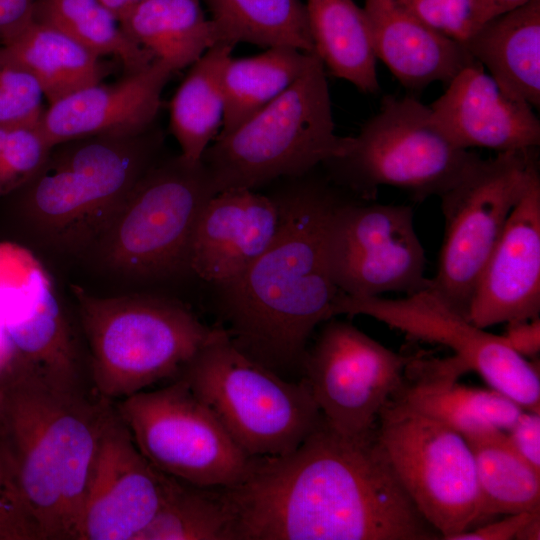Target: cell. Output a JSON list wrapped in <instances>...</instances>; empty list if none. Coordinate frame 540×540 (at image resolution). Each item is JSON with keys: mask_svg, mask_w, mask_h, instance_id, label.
I'll list each match as a JSON object with an SVG mask.
<instances>
[{"mask_svg": "<svg viewBox=\"0 0 540 540\" xmlns=\"http://www.w3.org/2000/svg\"><path fill=\"white\" fill-rule=\"evenodd\" d=\"M479 158L442 133L429 106L413 97L388 95L352 137L347 152L322 166L337 186L364 200L374 199L386 185L422 201L443 195Z\"/></svg>", "mask_w": 540, "mask_h": 540, "instance_id": "8", "label": "cell"}, {"mask_svg": "<svg viewBox=\"0 0 540 540\" xmlns=\"http://www.w3.org/2000/svg\"><path fill=\"white\" fill-rule=\"evenodd\" d=\"M467 371L454 355H411L402 387L393 399L441 422L467 441L506 432L524 409L492 388L458 383Z\"/></svg>", "mask_w": 540, "mask_h": 540, "instance_id": "22", "label": "cell"}, {"mask_svg": "<svg viewBox=\"0 0 540 540\" xmlns=\"http://www.w3.org/2000/svg\"><path fill=\"white\" fill-rule=\"evenodd\" d=\"M314 52L334 76L359 91H379L371 31L363 7L354 0H306Z\"/></svg>", "mask_w": 540, "mask_h": 540, "instance_id": "27", "label": "cell"}, {"mask_svg": "<svg viewBox=\"0 0 540 540\" xmlns=\"http://www.w3.org/2000/svg\"><path fill=\"white\" fill-rule=\"evenodd\" d=\"M13 128L14 127L0 126V154H1L2 150H3L5 142H6L7 138H8V135H9L10 131Z\"/></svg>", "mask_w": 540, "mask_h": 540, "instance_id": "44", "label": "cell"}, {"mask_svg": "<svg viewBox=\"0 0 540 540\" xmlns=\"http://www.w3.org/2000/svg\"><path fill=\"white\" fill-rule=\"evenodd\" d=\"M536 150L480 157L439 197L445 234L430 288L466 318L479 276L513 208L540 179Z\"/></svg>", "mask_w": 540, "mask_h": 540, "instance_id": "10", "label": "cell"}, {"mask_svg": "<svg viewBox=\"0 0 540 540\" xmlns=\"http://www.w3.org/2000/svg\"><path fill=\"white\" fill-rule=\"evenodd\" d=\"M32 17L63 31L101 57H116L126 74L155 60L127 35L101 0H36Z\"/></svg>", "mask_w": 540, "mask_h": 540, "instance_id": "32", "label": "cell"}, {"mask_svg": "<svg viewBox=\"0 0 540 540\" xmlns=\"http://www.w3.org/2000/svg\"><path fill=\"white\" fill-rule=\"evenodd\" d=\"M135 444L160 472L186 483L229 487L248 472V456L211 409L175 378L114 402Z\"/></svg>", "mask_w": 540, "mask_h": 540, "instance_id": "12", "label": "cell"}, {"mask_svg": "<svg viewBox=\"0 0 540 540\" xmlns=\"http://www.w3.org/2000/svg\"><path fill=\"white\" fill-rule=\"evenodd\" d=\"M467 442L481 497L479 523L502 514L540 512V471L513 450L505 432Z\"/></svg>", "mask_w": 540, "mask_h": 540, "instance_id": "31", "label": "cell"}, {"mask_svg": "<svg viewBox=\"0 0 540 540\" xmlns=\"http://www.w3.org/2000/svg\"><path fill=\"white\" fill-rule=\"evenodd\" d=\"M410 10L441 34L464 43L480 26L474 0H403Z\"/></svg>", "mask_w": 540, "mask_h": 540, "instance_id": "37", "label": "cell"}, {"mask_svg": "<svg viewBox=\"0 0 540 540\" xmlns=\"http://www.w3.org/2000/svg\"><path fill=\"white\" fill-rule=\"evenodd\" d=\"M72 291L94 390L112 402L173 380L217 330L176 299Z\"/></svg>", "mask_w": 540, "mask_h": 540, "instance_id": "5", "label": "cell"}, {"mask_svg": "<svg viewBox=\"0 0 540 540\" xmlns=\"http://www.w3.org/2000/svg\"><path fill=\"white\" fill-rule=\"evenodd\" d=\"M540 312V179L513 208L473 292L467 318L486 329Z\"/></svg>", "mask_w": 540, "mask_h": 540, "instance_id": "18", "label": "cell"}, {"mask_svg": "<svg viewBox=\"0 0 540 540\" xmlns=\"http://www.w3.org/2000/svg\"><path fill=\"white\" fill-rule=\"evenodd\" d=\"M517 540H539L540 539V514L531 518L519 531Z\"/></svg>", "mask_w": 540, "mask_h": 540, "instance_id": "43", "label": "cell"}, {"mask_svg": "<svg viewBox=\"0 0 540 540\" xmlns=\"http://www.w3.org/2000/svg\"><path fill=\"white\" fill-rule=\"evenodd\" d=\"M279 222L271 195L251 189L216 193L201 210L191 236L190 273L216 288L231 283L272 243Z\"/></svg>", "mask_w": 540, "mask_h": 540, "instance_id": "19", "label": "cell"}, {"mask_svg": "<svg viewBox=\"0 0 540 540\" xmlns=\"http://www.w3.org/2000/svg\"><path fill=\"white\" fill-rule=\"evenodd\" d=\"M429 107L442 133L462 149L501 153L540 145L534 108L506 94L479 63L454 76Z\"/></svg>", "mask_w": 540, "mask_h": 540, "instance_id": "20", "label": "cell"}, {"mask_svg": "<svg viewBox=\"0 0 540 540\" xmlns=\"http://www.w3.org/2000/svg\"><path fill=\"white\" fill-rule=\"evenodd\" d=\"M137 540H232V517L221 488L170 476L165 498Z\"/></svg>", "mask_w": 540, "mask_h": 540, "instance_id": "33", "label": "cell"}, {"mask_svg": "<svg viewBox=\"0 0 540 540\" xmlns=\"http://www.w3.org/2000/svg\"><path fill=\"white\" fill-rule=\"evenodd\" d=\"M315 170L285 178L271 194L280 215L274 240L237 279L217 288L221 328L230 341L289 380L302 377L309 338L334 318L340 293L328 268L326 235L343 198L340 187Z\"/></svg>", "mask_w": 540, "mask_h": 540, "instance_id": "2", "label": "cell"}, {"mask_svg": "<svg viewBox=\"0 0 540 540\" xmlns=\"http://www.w3.org/2000/svg\"><path fill=\"white\" fill-rule=\"evenodd\" d=\"M216 194L202 161L157 160L139 179L92 247L109 270L154 281L190 272L198 216Z\"/></svg>", "mask_w": 540, "mask_h": 540, "instance_id": "9", "label": "cell"}, {"mask_svg": "<svg viewBox=\"0 0 540 540\" xmlns=\"http://www.w3.org/2000/svg\"><path fill=\"white\" fill-rule=\"evenodd\" d=\"M330 275L349 296H406L430 286L425 250L407 205L350 201L334 208L326 235Z\"/></svg>", "mask_w": 540, "mask_h": 540, "instance_id": "14", "label": "cell"}, {"mask_svg": "<svg viewBox=\"0 0 540 540\" xmlns=\"http://www.w3.org/2000/svg\"><path fill=\"white\" fill-rule=\"evenodd\" d=\"M51 148L38 123L14 127L0 154V196L28 184L42 168Z\"/></svg>", "mask_w": 540, "mask_h": 540, "instance_id": "35", "label": "cell"}, {"mask_svg": "<svg viewBox=\"0 0 540 540\" xmlns=\"http://www.w3.org/2000/svg\"><path fill=\"white\" fill-rule=\"evenodd\" d=\"M351 141L335 133L326 68L314 53L282 95L230 133L218 135L201 161L216 193L255 190L317 169L344 155Z\"/></svg>", "mask_w": 540, "mask_h": 540, "instance_id": "6", "label": "cell"}, {"mask_svg": "<svg viewBox=\"0 0 540 540\" xmlns=\"http://www.w3.org/2000/svg\"><path fill=\"white\" fill-rule=\"evenodd\" d=\"M373 49L406 89L447 84L462 69L478 63L465 46L436 31L403 0H365Z\"/></svg>", "mask_w": 540, "mask_h": 540, "instance_id": "23", "label": "cell"}, {"mask_svg": "<svg viewBox=\"0 0 540 540\" xmlns=\"http://www.w3.org/2000/svg\"><path fill=\"white\" fill-rule=\"evenodd\" d=\"M2 328L14 361L56 389L96 393L84 353L52 279L40 261L12 286L2 313Z\"/></svg>", "mask_w": 540, "mask_h": 540, "instance_id": "17", "label": "cell"}, {"mask_svg": "<svg viewBox=\"0 0 540 540\" xmlns=\"http://www.w3.org/2000/svg\"><path fill=\"white\" fill-rule=\"evenodd\" d=\"M0 434L11 456L39 540H77L84 496L114 402L97 393L56 389L11 368Z\"/></svg>", "mask_w": 540, "mask_h": 540, "instance_id": "3", "label": "cell"}, {"mask_svg": "<svg viewBox=\"0 0 540 540\" xmlns=\"http://www.w3.org/2000/svg\"><path fill=\"white\" fill-rule=\"evenodd\" d=\"M173 73L155 59L115 83L99 82L50 104L38 127L52 147L88 136L143 133L156 125L162 91Z\"/></svg>", "mask_w": 540, "mask_h": 540, "instance_id": "21", "label": "cell"}, {"mask_svg": "<svg viewBox=\"0 0 540 540\" xmlns=\"http://www.w3.org/2000/svg\"><path fill=\"white\" fill-rule=\"evenodd\" d=\"M164 143L156 125L136 135H97L54 145L26 184L24 210L54 246L92 249L124 201L158 160Z\"/></svg>", "mask_w": 540, "mask_h": 540, "instance_id": "4", "label": "cell"}, {"mask_svg": "<svg viewBox=\"0 0 540 540\" xmlns=\"http://www.w3.org/2000/svg\"><path fill=\"white\" fill-rule=\"evenodd\" d=\"M175 378L188 384L252 458L292 452L322 419L304 378L289 380L256 362L221 327Z\"/></svg>", "mask_w": 540, "mask_h": 540, "instance_id": "7", "label": "cell"}, {"mask_svg": "<svg viewBox=\"0 0 540 540\" xmlns=\"http://www.w3.org/2000/svg\"><path fill=\"white\" fill-rule=\"evenodd\" d=\"M509 96L540 107V0L494 17L462 43Z\"/></svg>", "mask_w": 540, "mask_h": 540, "instance_id": "24", "label": "cell"}, {"mask_svg": "<svg viewBox=\"0 0 540 540\" xmlns=\"http://www.w3.org/2000/svg\"><path fill=\"white\" fill-rule=\"evenodd\" d=\"M0 44L33 74L49 105L101 82L107 72L101 56L33 17Z\"/></svg>", "mask_w": 540, "mask_h": 540, "instance_id": "25", "label": "cell"}, {"mask_svg": "<svg viewBox=\"0 0 540 540\" xmlns=\"http://www.w3.org/2000/svg\"><path fill=\"white\" fill-rule=\"evenodd\" d=\"M218 42L314 52L305 3L301 0H202Z\"/></svg>", "mask_w": 540, "mask_h": 540, "instance_id": "30", "label": "cell"}, {"mask_svg": "<svg viewBox=\"0 0 540 540\" xmlns=\"http://www.w3.org/2000/svg\"><path fill=\"white\" fill-rule=\"evenodd\" d=\"M44 98L33 74L0 44V126L37 124L45 110Z\"/></svg>", "mask_w": 540, "mask_h": 540, "instance_id": "34", "label": "cell"}, {"mask_svg": "<svg viewBox=\"0 0 540 540\" xmlns=\"http://www.w3.org/2000/svg\"><path fill=\"white\" fill-rule=\"evenodd\" d=\"M169 480L141 453L115 409L100 437L77 540H137L158 512Z\"/></svg>", "mask_w": 540, "mask_h": 540, "instance_id": "16", "label": "cell"}, {"mask_svg": "<svg viewBox=\"0 0 540 540\" xmlns=\"http://www.w3.org/2000/svg\"><path fill=\"white\" fill-rule=\"evenodd\" d=\"M36 0H0V42L15 33L31 17Z\"/></svg>", "mask_w": 540, "mask_h": 540, "instance_id": "41", "label": "cell"}, {"mask_svg": "<svg viewBox=\"0 0 540 540\" xmlns=\"http://www.w3.org/2000/svg\"><path fill=\"white\" fill-rule=\"evenodd\" d=\"M505 433L513 450L540 471V412L523 410Z\"/></svg>", "mask_w": 540, "mask_h": 540, "instance_id": "38", "label": "cell"}, {"mask_svg": "<svg viewBox=\"0 0 540 540\" xmlns=\"http://www.w3.org/2000/svg\"><path fill=\"white\" fill-rule=\"evenodd\" d=\"M234 46L218 43L190 69L170 101V131L185 159L201 161L223 126L225 100L222 74Z\"/></svg>", "mask_w": 540, "mask_h": 540, "instance_id": "28", "label": "cell"}, {"mask_svg": "<svg viewBox=\"0 0 540 540\" xmlns=\"http://www.w3.org/2000/svg\"><path fill=\"white\" fill-rule=\"evenodd\" d=\"M537 514L540 512L509 514L502 520L461 532L450 540H512L516 538L521 528Z\"/></svg>", "mask_w": 540, "mask_h": 540, "instance_id": "39", "label": "cell"}, {"mask_svg": "<svg viewBox=\"0 0 540 540\" xmlns=\"http://www.w3.org/2000/svg\"><path fill=\"white\" fill-rule=\"evenodd\" d=\"M232 540H435L391 466L376 430L339 433L323 418L292 452L253 458L221 488Z\"/></svg>", "mask_w": 540, "mask_h": 540, "instance_id": "1", "label": "cell"}, {"mask_svg": "<svg viewBox=\"0 0 540 540\" xmlns=\"http://www.w3.org/2000/svg\"><path fill=\"white\" fill-rule=\"evenodd\" d=\"M365 315L407 336L447 346L468 371L516 402L540 412V377L534 363L514 352L502 335L474 325L430 286L402 298L357 297L339 293L333 316Z\"/></svg>", "mask_w": 540, "mask_h": 540, "instance_id": "13", "label": "cell"}, {"mask_svg": "<svg viewBox=\"0 0 540 540\" xmlns=\"http://www.w3.org/2000/svg\"><path fill=\"white\" fill-rule=\"evenodd\" d=\"M376 434L403 487L441 539L479 524L475 459L461 434L394 399L380 412Z\"/></svg>", "mask_w": 540, "mask_h": 540, "instance_id": "11", "label": "cell"}, {"mask_svg": "<svg viewBox=\"0 0 540 540\" xmlns=\"http://www.w3.org/2000/svg\"><path fill=\"white\" fill-rule=\"evenodd\" d=\"M502 334L507 345L524 358L534 357L540 352V319L517 320L506 323Z\"/></svg>", "mask_w": 540, "mask_h": 540, "instance_id": "40", "label": "cell"}, {"mask_svg": "<svg viewBox=\"0 0 540 540\" xmlns=\"http://www.w3.org/2000/svg\"><path fill=\"white\" fill-rule=\"evenodd\" d=\"M121 21L134 7L144 0H101Z\"/></svg>", "mask_w": 540, "mask_h": 540, "instance_id": "42", "label": "cell"}, {"mask_svg": "<svg viewBox=\"0 0 540 540\" xmlns=\"http://www.w3.org/2000/svg\"><path fill=\"white\" fill-rule=\"evenodd\" d=\"M0 540H39L14 465L0 434Z\"/></svg>", "mask_w": 540, "mask_h": 540, "instance_id": "36", "label": "cell"}, {"mask_svg": "<svg viewBox=\"0 0 540 540\" xmlns=\"http://www.w3.org/2000/svg\"><path fill=\"white\" fill-rule=\"evenodd\" d=\"M3 400H4V392H3L2 387L0 386V414H1L2 406H3Z\"/></svg>", "mask_w": 540, "mask_h": 540, "instance_id": "45", "label": "cell"}, {"mask_svg": "<svg viewBox=\"0 0 540 540\" xmlns=\"http://www.w3.org/2000/svg\"><path fill=\"white\" fill-rule=\"evenodd\" d=\"M120 23L136 44L174 72L190 67L219 43L202 0H144Z\"/></svg>", "mask_w": 540, "mask_h": 540, "instance_id": "26", "label": "cell"}, {"mask_svg": "<svg viewBox=\"0 0 540 540\" xmlns=\"http://www.w3.org/2000/svg\"><path fill=\"white\" fill-rule=\"evenodd\" d=\"M314 53L271 47L249 57L231 56L222 74L225 115L218 135L230 133L282 95L303 74Z\"/></svg>", "mask_w": 540, "mask_h": 540, "instance_id": "29", "label": "cell"}, {"mask_svg": "<svg viewBox=\"0 0 540 540\" xmlns=\"http://www.w3.org/2000/svg\"><path fill=\"white\" fill-rule=\"evenodd\" d=\"M410 358L331 318L306 349L302 378L332 428L364 437L375 432L380 412L402 387Z\"/></svg>", "mask_w": 540, "mask_h": 540, "instance_id": "15", "label": "cell"}]
</instances>
